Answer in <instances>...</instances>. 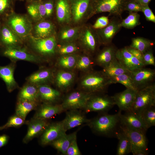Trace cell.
<instances>
[{
  "label": "cell",
  "mask_w": 155,
  "mask_h": 155,
  "mask_svg": "<svg viewBox=\"0 0 155 155\" xmlns=\"http://www.w3.org/2000/svg\"><path fill=\"white\" fill-rule=\"evenodd\" d=\"M94 59L90 55H84L78 57L74 69L87 73L93 70L95 64Z\"/></svg>",
  "instance_id": "34"
},
{
  "label": "cell",
  "mask_w": 155,
  "mask_h": 155,
  "mask_svg": "<svg viewBox=\"0 0 155 155\" xmlns=\"http://www.w3.org/2000/svg\"><path fill=\"white\" fill-rule=\"evenodd\" d=\"M140 15L137 13L130 12L129 15L120 23L121 27L131 29L140 24Z\"/></svg>",
  "instance_id": "40"
},
{
  "label": "cell",
  "mask_w": 155,
  "mask_h": 155,
  "mask_svg": "<svg viewBox=\"0 0 155 155\" xmlns=\"http://www.w3.org/2000/svg\"><path fill=\"white\" fill-rule=\"evenodd\" d=\"M89 0H77L72 4L71 12L75 21H79L86 11Z\"/></svg>",
  "instance_id": "33"
},
{
  "label": "cell",
  "mask_w": 155,
  "mask_h": 155,
  "mask_svg": "<svg viewBox=\"0 0 155 155\" xmlns=\"http://www.w3.org/2000/svg\"><path fill=\"white\" fill-rule=\"evenodd\" d=\"M63 111L61 104L43 103L37 108L32 118L47 120Z\"/></svg>",
  "instance_id": "21"
},
{
  "label": "cell",
  "mask_w": 155,
  "mask_h": 155,
  "mask_svg": "<svg viewBox=\"0 0 155 155\" xmlns=\"http://www.w3.org/2000/svg\"><path fill=\"white\" fill-rule=\"evenodd\" d=\"M9 137L6 134L0 135V148L5 146L7 143Z\"/></svg>",
  "instance_id": "54"
},
{
  "label": "cell",
  "mask_w": 155,
  "mask_h": 155,
  "mask_svg": "<svg viewBox=\"0 0 155 155\" xmlns=\"http://www.w3.org/2000/svg\"><path fill=\"white\" fill-rule=\"evenodd\" d=\"M46 11V16L49 17L52 14L53 9V4L51 1H49L44 3Z\"/></svg>",
  "instance_id": "53"
},
{
  "label": "cell",
  "mask_w": 155,
  "mask_h": 155,
  "mask_svg": "<svg viewBox=\"0 0 155 155\" xmlns=\"http://www.w3.org/2000/svg\"><path fill=\"white\" fill-rule=\"evenodd\" d=\"M133 0L136 1H137V2H138L140 0Z\"/></svg>",
  "instance_id": "57"
},
{
  "label": "cell",
  "mask_w": 155,
  "mask_h": 155,
  "mask_svg": "<svg viewBox=\"0 0 155 155\" xmlns=\"http://www.w3.org/2000/svg\"><path fill=\"white\" fill-rule=\"evenodd\" d=\"M137 91L126 88L124 91L112 96L115 105L119 111H125L131 110L135 100Z\"/></svg>",
  "instance_id": "12"
},
{
  "label": "cell",
  "mask_w": 155,
  "mask_h": 155,
  "mask_svg": "<svg viewBox=\"0 0 155 155\" xmlns=\"http://www.w3.org/2000/svg\"><path fill=\"white\" fill-rule=\"evenodd\" d=\"M120 128L129 139L131 144V151L137 149L148 151V140L146 133L121 125Z\"/></svg>",
  "instance_id": "11"
},
{
  "label": "cell",
  "mask_w": 155,
  "mask_h": 155,
  "mask_svg": "<svg viewBox=\"0 0 155 155\" xmlns=\"http://www.w3.org/2000/svg\"><path fill=\"white\" fill-rule=\"evenodd\" d=\"M12 0H0V16H6L12 11Z\"/></svg>",
  "instance_id": "42"
},
{
  "label": "cell",
  "mask_w": 155,
  "mask_h": 155,
  "mask_svg": "<svg viewBox=\"0 0 155 155\" xmlns=\"http://www.w3.org/2000/svg\"><path fill=\"white\" fill-rule=\"evenodd\" d=\"M155 106V84L138 90L131 110L137 114L143 110Z\"/></svg>",
  "instance_id": "5"
},
{
  "label": "cell",
  "mask_w": 155,
  "mask_h": 155,
  "mask_svg": "<svg viewBox=\"0 0 155 155\" xmlns=\"http://www.w3.org/2000/svg\"><path fill=\"white\" fill-rule=\"evenodd\" d=\"M65 155H81V153L78 145L77 140V135H76L72 140L67 150Z\"/></svg>",
  "instance_id": "44"
},
{
  "label": "cell",
  "mask_w": 155,
  "mask_h": 155,
  "mask_svg": "<svg viewBox=\"0 0 155 155\" xmlns=\"http://www.w3.org/2000/svg\"><path fill=\"white\" fill-rule=\"evenodd\" d=\"M56 13L57 18L59 22H67L69 21L71 11L67 0H57Z\"/></svg>",
  "instance_id": "30"
},
{
  "label": "cell",
  "mask_w": 155,
  "mask_h": 155,
  "mask_svg": "<svg viewBox=\"0 0 155 155\" xmlns=\"http://www.w3.org/2000/svg\"><path fill=\"white\" fill-rule=\"evenodd\" d=\"M32 2L37 8L40 20L46 16V11L44 3L39 0H33Z\"/></svg>",
  "instance_id": "49"
},
{
  "label": "cell",
  "mask_w": 155,
  "mask_h": 155,
  "mask_svg": "<svg viewBox=\"0 0 155 155\" xmlns=\"http://www.w3.org/2000/svg\"><path fill=\"white\" fill-rule=\"evenodd\" d=\"M116 57L130 72L145 67L142 63L128 51L125 47L117 50Z\"/></svg>",
  "instance_id": "15"
},
{
  "label": "cell",
  "mask_w": 155,
  "mask_h": 155,
  "mask_svg": "<svg viewBox=\"0 0 155 155\" xmlns=\"http://www.w3.org/2000/svg\"><path fill=\"white\" fill-rule=\"evenodd\" d=\"M77 131L67 134L66 133L51 144L53 147L63 154L65 155L67 150L73 137L77 135Z\"/></svg>",
  "instance_id": "29"
},
{
  "label": "cell",
  "mask_w": 155,
  "mask_h": 155,
  "mask_svg": "<svg viewBox=\"0 0 155 155\" xmlns=\"http://www.w3.org/2000/svg\"><path fill=\"white\" fill-rule=\"evenodd\" d=\"M27 9L28 13L33 20L36 21L40 20L37 8L32 2L28 5Z\"/></svg>",
  "instance_id": "48"
},
{
  "label": "cell",
  "mask_w": 155,
  "mask_h": 155,
  "mask_svg": "<svg viewBox=\"0 0 155 155\" xmlns=\"http://www.w3.org/2000/svg\"><path fill=\"white\" fill-rule=\"evenodd\" d=\"M78 48L75 44L69 43L66 44L58 47V51L61 56L71 55L75 52Z\"/></svg>",
  "instance_id": "43"
},
{
  "label": "cell",
  "mask_w": 155,
  "mask_h": 155,
  "mask_svg": "<svg viewBox=\"0 0 155 155\" xmlns=\"http://www.w3.org/2000/svg\"><path fill=\"white\" fill-rule=\"evenodd\" d=\"M151 0H140L138 2L139 3L142 5H148V3Z\"/></svg>",
  "instance_id": "55"
},
{
  "label": "cell",
  "mask_w": 155,
  "mask_h": 155,
  "mask_svg": "<svg viewBox=\"0 0 155 155\" xmlns=\"http://www.w3.org/2000/svg\"><path fill=\"white\" fill-rule=\"evenodd\" d=\"M116 138L118 140L116 155H125L131 152V144L130 140L120 128L116 133Z\"/></svg>",
  "instance_id": "28"
},
{
  "label": "cell",
  "mask_w": 155,
  "mask_h": 155,
  "mask_svg": "<svg viewBox=\"0 0 155 155\" xmlns=\"http://www.w3.org/2000/svg\"><path fill=\"white\" fill-rule=\"evenodd\" d=\"M4 129L3 126L0 127V131Z\"/></svg>",
  "instance_id": "56"
},
{
  "label": "cell",
  "mask_w": 155,
  "mask_h": 155,
  "mask_svg": "<svg viewBox=\"0 0 155 155\" xmlns=\"http://www.w3.org/2000/svg\"><path fill=\"white\" fill-rule=\"evenodd\" d=\"M49 123L47 120L32 118L28 121L27 131L23 142L27 144L34 138L41 135Z\"/></svg>",
  "instance_id": "16"
},
{
  "label": "cell",
  "mask_w": 155,
  "mask_h": 155,
  "mask_svg": "<svg viewBox=\"0 0 155 155\" xmlns=\"http://www.w3.org/2000/svg\"></svg>",
  "instance_id": "59"
},
{
  "label": "cell",
  "mask_w": 155,
  "mask_h": 155,
  "mask_svg": "<svg viewBox=\"0 0 155 155\" xmlns=\"http://www.w3.org/2000/svg\"><path fill=\"white\" fill-rule=\"evenodd\" d=\"M37 86L39 99L44 103L53 104L59 101L61 97L60 91L46 84L38 85Z\"/></svg>",
  "instance_id": "20"
},
{
  "label": "cell",
  "mask_w": 155,
  "mask_h": 155,
  "mask_svg": "<svg viewBox=\"0 0 155 155\" xmlns=\"http://www.w3.org/2000/svg\"><path fill=\"white\" fill-rule=\"evenodd\" d=\"M77 32L75 28H70L63 30L60 34V38L63 41H67L73 38Z\"/></svg>",
  "instance_id": "46"
},
{
  "label": "cell",
  "mask_w": 155,
  "mask_h": 155,
  "mask_svg": "<svg viewBox=\"0 0 155 155\" xmlns=\"http://www.w3.org/2000/svg\"><path fill=\"white\" fill-rule=\"evenodd\" d=\"M89 120L78 109H73L69 110L66 113L65 117L62 121L64 129L67 131L84 123H86Z\"/></svg>",
  "instance_id": "17"
},
{
  "label": "cell",
  "mask_w": 155,
  "mask_h": 155,
  "mask_svg": "<svg viewBox=\"0 0 155 155\" xmlns=\"http://www.w3.org/2000/svg\"><path fill=\"white\" fill-rule=\"evenodd\" d=\"M104 48L94 59L95 63L104 68L108 66L116 58L118 49L111 44Z\"/></svg>",
  "instance_id": "22"
},
{
  "label": "cell",
  "mask_w": 155,
  "mask_h": 155,
  "mask_svg": "<svg viewBox=\"0 0 155 155\" xmlns=\"http://www.w3.org/2000/svg\"><path fill=\"white\" fill-rule=\"evenodd\" d=\"M142 11L144 13L147 20L155 22V16L148 5L142 6Z\"/></svg>",
  "instance_id": "51"
},
{
  "label": "cell",
  "mask_w": 155,
  "mask_h": 155,
  "mask_svg": "<svg viewBox=\"0 0 155 155\" xmlns=\"http://www.w3.org/2000/svg\"><path fill=\"white\" fill-rule=\"evenodd\" d=\"M154 43L147 39L141 37L133 38L130 46L137 49L143 53L151 49Z\"/></svg>",
  "instance_id": "37"
},
{
  "label": "cell",
  "mask_w": 155,
  "mask_h": 155,
  "mask_svg": "<svg viewBox=\"0 0 155 155\" xmlns=\"http://www.w3.org/2000/svg\"><path fill=\"white\" fill-rule=\"evenodd\" d=\"M2 54L13 60H22L35 63L40 61V59L38 57L19 46L5 47L2 51Z\"/></svg>",
  "instance_id": "13"
},
{
  "label": "cell",
  "mask_w": 155,
  "mask_h": 155,
  "mask_svg": "<svg viewBox=\"0 0 155 155\" xmlns=\"http://www.w3.org/2000/svg\"><path fill=\"white\" fill-rule=\"evenodd\" d=\"M125 48L127 51L133 56L137 58L144 64L143 53L137 49L131 47L130 46L126 47Z\"/></svg>",
  "instance_id": "52"
},
{
  "label": "cell",
  "mask_w": 155,
  "mask_h": 155,
  "mask_svg": "<svg viewBox=\"0 0 155 155\" xmlns=\"http://www.w3.org/2000/svg\"><path fill=\"white\" fill-rule=\"evenodd\" d=\"M143 59L145 66L149 65L155 66V58L151 49L143 53Z\"/></svg>",
  "instance_id": "47"
},
{
  "label": "cell",
  "mask_w": 155,
  "mask_h": 155,
  "mask_svg": "<svg viewBox=\"0 0 155 155\" xmlns=\"http://www.w3.org/2000/svg\"><path fill=\"white\" fill-rule=\"evenodd\" d=\"M112 84L110 78L102 71L92 70L85 73L80 82L82 90L92 94L106 93L109 86Z\"/></svg>",
  "instance_id": "2"
},
{
  "label": "cell",
  "mask_w": 155,
  "mask_h": 155,
  "mask_svg": "<svg viewBox=\"0 0 155 155\" xmlns=\"http://www.w3.org/2000/svg\"><path fill=\"white\" fill-rule=\"evenodd\" d=\"M28 121L15 114L9 118L7 122L3 126L4 129L11 127H19L27 124Z\"/></svg>",
  "instance_id": "41"
},
{
  "label": "cell",
  "mask_w": 155,
  "mask_h": 155,
  "mask_svg": "<svg viewBox=\"0 0 155 155\" xmlns=\"http://www.w3.org/2000/svg\"><path fill=\"white\" fill-rule=\"evenodd\" d=\"M112 84L119 83L125 86L126 88L137 91L129 73L110 78Z\"/></svg>",
  "instance_id": "38"
},
{
  "label": "cell",
  "mask_w": 155,
  "mask_h": 155,
  "mask_svg": "<svg viewBox=\"0 0 155 155\" xmlns=\"http://www.w3.org/2000/svg\"><path fill=\"white\" fill-rule=\"evenodd\" d=\"M1 22H0V29H1Z\"/></svg>",
  "instance_id": "58"
},
{
  "label": "cell",
  "mask_w": 155,
  "mask_h": 155,
  "mask_svg": "<svg viewBox=\"0 0 155 155\" xmlns=\"http://www.w3.org/2000/svg\"><path fill=\"white\" fill-rule=\"evenodd\" d=\"M14 67L11 65L0 66V78L5 82L8 92H11L18 87L14 77Z\"/></svg>",
  "instance_id": "23"
},
{
  "label": "cell",
  "mask_w": 155,
  "mask_h": 155,
  "mask_svg": "<svg viewBox=\"0 0 155 155\" xmlns=\"http://www.w3.org/2000/svg\"><path fill=\"white\" fill-rule=\"evenodd\" d=\"M83 43L87 49L92 54L96 51L97 43L92 32L87 30L85 32L83 38Z\"/></svg>",
  "instance_id": "39"
},
{
  "label": "cell",
  "mask_w": 155,
  "mask_h": 155,
  "mask_svg": "<svg viewBox=\"0 0 155 155\" xmlns=\"http://www.w3.org/2000/svg\"><path fill=\"white\" fill-rule=\"evenodd\" d=\"M5 16V24L22 39L31 34L33 26L26 16L17 14L13 11Z\"/></svg>",
  "instance_id": "3"
},
{
  "label": "cell",
  "mask_w": 155,
  "mask_h": 155,
  "mask_svg": "<svg viewBox=\"0 0 155 155\" xmlns=\"http://www.w3.org/2000/svg\"><path fill=\"white\" fill-rule=\"evenodd\" d=\"M126 0H98L94 13L108 12L111 15L120 16L125 10Z\"/></svg>",
  "instance_id": "9"
},
{
  "label": "cell",
  "mask_w": 155,
  "mask_h": 155,
  "mask_svg": "<svg viewBox=\"0 0 155 155\" xmlns=\"http://www.w3.org/2000/svg\"><path fill=\"white\" fill-rule=\"evenodd\" d=\"M78 56L73 55L61 56L57 61L60 69L72 70L75 69Z\"/></svg>",
  "instance_id": "35"
},
{
  "label": "cell",
  "mask_w": 155,
  "mask_h": 155,
  "mask_svg": "<svg viewBox=\"0 0 155 155\" xmlns=\"http://www.w3.org/2000/svg\"><path fill=\"white\" fill-rule=\"evenodd\" d=\"M115 105L112 96L106 93H97L92 94L84 109L86 112L108 113Z\"/></svg>",
  "instance_id": "4"
},
{
  "label": "cell",
  "mask_w": 155,
  "mask_h": 155,
  "mask_svg": "<svg viewBox=\"0 0 155 155\" xmlns=\"http://www.w3.org/2000/svg\"><path fill=\"white\" fill-rule=\"evenodd\" d=\"M138 115L147 129L155 125V106L146 108Z\"/></svg>",
  "instance_id": "36"
},
{
  "label": "cell",
  "mask_w": 155,
  "mask_h": 155,
  "mask_svg": "<svg viewBox=\"0 0 155 155\" xmlns=\"http://www.w3.org/2000/svg\"><path fill=\"white\" fill-rule=\"evenodd\" d=\"M34 37L45 38L52 36L54 30V26L51 22L43 21L37 23L33 28Z\"/></svg>",
  "instance_id": "26"
},
{
  "label": "cell",
  "mask_w": 155,
  "mask_h": 155,
  "mask_svg": "<svg viewBox=\"0 0 155 155\" xmlns=\"http://www.w3.org/2000/svg\"><path fill=\"white\" fill-rule=\"evenodd\" d=\"M54 78L52 70L49 69L40 70L33 73L27 78L30 83L38 85L46 84L51 81Z\"/></svg>",
  "instance_id": "24"
},
{
  "label": "cell",
  "mask_w": 155,
  "mask_h": 155,
  "mask_svg": "<svg viewBox=\"0 0 155 155\" xmlns=\"http://www.w3.org/2000/svg\"><path fill=\"white\" fill-rule=\"evenodd\" d=\"M120 115L121 125L146 133L148 129L139 115L131 110Z\"/></svg>",
  "instance_id": "14"
},
{
  "label": "cell",
  "mask_w": 155,
  "mask_h": 155,
  "mask_svg": "<svg viewBox=\"0 0 155 155\" xmlns=\"http://www.w3.org/2000/svg\"><path fill=\"white\" fill-rule=\"evenodd\" d=\"M130 75L137 91L155 83V70L145 67L130 72Z\"/></svg>",
  "instance_id": "7"
},
{
  "label": "cell",
  "mask_w": 155,
  "mask_h": 155,
  "mask_svg": "<svg viewBox=\"0 0 155 155\" xmlns=\"http://www.w3.org/2000/svg\"><path fill=\"white\" fill-rule=\"evenodd\" d=\"M75 75L72 70L60 69L56 73L55 81L59 90L66 91L68 90L73 84Z\"/></svg>",
  "instance_id": "19"
},
{
  "label": "cell",
  "mask_w": 155,
  "mask_h": 155,
  "mask_svg": "<svg viewBox=\"0 0 155 155\" xmlns=\"http://www.w3.org/2000/svg\"><path fill=\"white\" fill-rule=\"evenodd\" d=\"M18 100H27L38 102L40 100L37 85L30 83L24 86L20 90Z\"/></svg>",
  "instance_id": "25"
},
{
  "label": "cell",
  "mask_w": 155,
  "mask_h": 155,
  "mask_svg": "<svg viewBox=\"0 0 155 155\" xmlns=\"http://www.w3.org/2000/svg\"><path fill=\"white\" fill-rule=\"evenodd\" d=\"M120 23L117 20H112L102 30L101 34L103 43L107 45L111 44L113 38L121 27Z\"/></svg>",
  "instance_id": "27"
},
{
  "label": "cell",
  "mask_w": 155,
  "mask_h": 155,
  "mask_svg": "<svg viewBox=\"0 0 155 155\" xmlns=\"http://www.w3.org/2000/svg\"><path fill=\"white\" fill-rule=\"evenodd\" d=\"M109 23L107 17L102 16L98 18L93 26L95 29H101L106 27Z\"/></svg>",
  "instance_id": "50"
},
{
  "label": "cell",
  "mask_w": 155,
  "mask_h": 155,
  "mask_svg": "<svg viewBox=\"0 0 155 155\" xmlns=\"http://www.w3.org/2000/svg\"><path fill=\"white\" fill-rule=\"evenodd\" d=\"M38 102L27 100H18L15 114L26 119L28 114L37 107Z\"/></svg>",
  "instance_id": "31"
},
{
  "label": "cell",
  "mask_w": 155,
  "mask_h": 155,
  "mask_svg": "<svg viewBox=\"0 0 155 155\" xmlns=\"http://www.w3.org/2000/svg\"><path fill=\"white\" fill-rule=\"evenodd\" d=\"M92 94L82 90L73 91L65 96L61 104L64 111L84 109Z\"/></svg>",
  "instance_id": "6"
},
{
  "label": "cell",
  "mask_w": 155,
  "mask_h": 155,
  "mask_svg": "<svg viewBox=\"0 0 155 155\" xmlns=\"http://www.w3.org/2000/svg\"><path fill=\"white\" fill-rule=\"evenodd\" d=\"M119 111L115 114L108 113H99L96 117L90 119L86 124L94 133L108 137L116 138L117 132L120 129V115Z\"/></svg>",
  "instance_id": "1"
},
{
  "label": "cell",
  "mask_w": 155,
  "mask_h": 155,
  "mask_svg": "<svg viewBox=\"0 0 155 155\" xmlns=\"http://www.w3.org/2000/svg\"><path fill=\"white\" fill-rule=\"evenodd\" d=\"M142 5L139 3L133 1H127L126 3L125 10L128 11L130 12H136L142 11Z\"/></svg>",
  "instance_id": "45"
},
{
  "label": "cell",
  "mask_w": 155,
  "mask_h": 155,
  "mask_svg": "<svg viewBox=\"0 0 155 155\" xmlns=\"http://www.w3.org/2000/svg\"><path fill=\"white\" fill-rule=\"evenodd\" d=\"M0 42L5 47H19L22 39L5 23L1 25Z\"/></svg>",
  "instance_id": "18"
},
{
  "label": "cell",
  "mask_w": 155,
  "mask_h": 155,
  "mask_svg": "<svg viewBox=\"0 0 155 155\" xmlns=\"http://www.w3.org/2000/svg\"><path fill=\"white\" fill-rule=\"evenodd\" d=\"M102 71L109 78L118 76L130 72L118 61L116 57Z\"/></svg>",
  "instance_id": "32"
},
{
  "label": "cell",
  "mask_w": 155,
  "mask_h": 155,
  "mask_svg": "<svg viewBox=\"0 0 155 155\" xmlns=\"http://www.w3.org/2000/svg\"><path fill=\"white\" fill-rule=\"evenodd\" d=\"M62 121L50 123L41 135L40 144L45 146L50 144L66 133Z\"/></svg>",
  "instance_id": "10"
},
{
  "label": "cell",
  "mask_w": 155,
  "mask_h": 155,
  "mask_svg": "<svg viewBox=\"0 0 155 155\" xmlns=\"http://www.w3.org/2000/svg\"><path fill=\"white\" fill-rule=\"evenodd\" d=\"M29 36L32 47L38 53L45 56H50L55 54L57 45L54 36L45 38H36L31 34Z\"/></svg>",
  "instance_id": "8"
}]
</instances>
